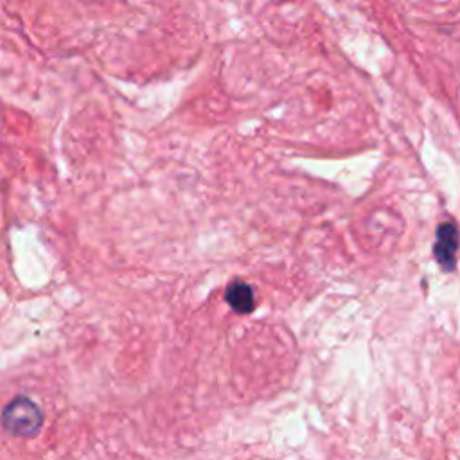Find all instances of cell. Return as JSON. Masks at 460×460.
Segmentation results:
<instances>
[{
	"label": "cell",
	"instance_id": "cell-1",
	"mask_svg": "<svg viewBox=\"0 0 460 460\" xmlns=\"http://www.w3.org/2000/svg\"><path fill=\"white\" fill-rule=\"evenodd\" d=\"M2 424L16 437H32L43 424V413L32 399L18 395L2 410Z\"/></svg>",
	"mask_w": 460,
	"mask_h": 460
},
{
	"label": "cell",
	"instance_id": "cell-3",
	"mask_svg": "<svg viewBox=\"0 0 460 460\" xmlns=\"http://www.w3.org/2000/svg\"><path fill=\"white\" fill-rule=\"evenodd\" d=\"M225 298L226 302L230 304V307L237 313H250L253 309V302H255V296H253V288L243 280H234L226 286V291H225Z\"/></svg>",
	"mask_w": 460,
	"mask_h": 460
},
{
	"label": "cell",
	"instance_id": "cell-2",
	"mask_svg": "<svg viewBox=\"0 0 460 460\" xmlns=\"http://www.w3.org/2000/svg\"><path fill=\"white\" fill-rule=\"evenodd\" d=\"M458 250V230L456 225L451 221L440 223L437 226V239H435V259L438 264L449 271L455 268V257Z\"/></svg>",
	"mask_w": 460,
	"mask_h": 460
}]
</instances>
